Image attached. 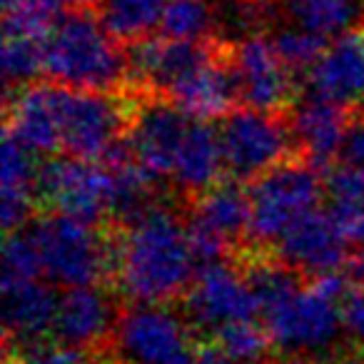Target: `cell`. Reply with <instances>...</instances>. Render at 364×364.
Segmentation results:
<instances>
[{
    "instance_id": "obj_1",
    "label": "cell",
    "mask_w": 364,
    "mask_h": 364,
    "mask_svg": "<svg viewBox=\"0 0 364 364\" xmlns=\"http://www.w3.org/2000/svg\"><path fill=\"white\" fill-rule=\"evenodd\" d=\"M117 228L112 284L135 304H165L188 292L200 267L190 245L188 220L155 203Z\"/></svg>"
},
{
    "instance_id": "obj_2",
    "label": "cell",
    "mask_w": 364,
    "mask_h": 364,
    "mask_svg": "<svg viewBox=\"0 0 364 364\" xmlns=\"http://www.w3.org/2000/svg\"><path fill=\"white\" fill-rule=\"evenodd\" d=\"M46 75L73 90H130L127 55L87 8L65 11L46 43Z\"/></svg>"
},
{
    "instance_id": "obj_3",
    "label": "cell",
    "mask_w": 364,
    "mask_h": 364,
    "mask_svg": "<svg viewBox=\"0 0 364 364\" xmlns=\"http://www.w3.org/2000/svg\"><path fill=\"white\" fill-rule=\"evenodd\" d=\"M41 255L43 274L60 287H92L115 279V223H85L63 213H46L28 230Z\"/></svg>"
},
{
    "instance_id": "obj_4",
    "label": "cell",
    "mask_w": 364,
    "mask_h": 364,
    "mask_svg": "<svg viewBox=\"0 0 364 364\" xmlns=\"http://www.w3.org/2000/svg\"><path fill=\"white\" fill-rule=\"evenodd\" d=\"M250 240L247 245L272 250L299 218L314 213L327 190L322 188L319 170L297 155L272 167L250 182Z\"/></svg>"
},
{
    "instance_id": "obj_5",
    "label": "cell",
    "mask_w": 364,
    "mask_h": 364,
    "mask_svg": "<svg viewBox=\"0 0 364 364\" xmlns=\"http://www.w3.org/2000/svg\"><path fill=\"white\" fill-rule=\"evenodd\" d=\"M198 347L185 314L162 304H135L120 312L105 349L117 364H190Z\"/></svg>"
},
{
    "instance_id": "obj_6",
    "label": "cell",
    "mask_w": 364,
    "mask_h": 364,
    "mask_svg": "<svg viewBox=\"0 0 364 364\" xmlns=\"http://www.w3.org/2000/svg\"><path fill=\"white\" fill-rule=\"evenodd\" d=\"M220 142L230 180L255 182L272 167L302 155L289 117L242 107L220 120Z\"/></svg>"
},
{
    "instance_id": "obj_7",
    "label": "cell",
    "mask_w": 364,
    "mask_h": 364,
    "mask_svg": "<svg viewBox=\"0 0 364 364\" xmlns=\"http://www.w3.org/2000/svg\"><path fill=\"white\" fill-rule=\"evenodd\" d=\"M65 87V85H63ZM135 97L120 92L63 90V155L102 162L127 140Z\"/></svg>"
},
{
    "instance_id": "obj_8",
    "label": "cell",
    "mask_w": 364,
    "mask_h": 364,
    "mask_svg": "<svg viewBox=\"0 0 364 364\" xmlns=\"http://www.w3.org/2000/svg\"><path fill=\"white\" fill-rule=\"evenodd\" d=\"M185 319L200 342H210L220 329L259 319L262 309L247 277L235 259L203 267L185 294Z\"/></svg>"
},
{
    "instance_id": "obj_9",
    "label": "cell",
    "mask_w": 364,
    "mask_h": 364,
    "mask_svg": "<svg viewBox=\"0 0 364 364\" xmlns=\"http://www.w3.org/2000/svg\"><path fill=\"white\" fill-rule=\"evenodd\" d=\"M38 203L48 213L105 223L110 220V172L95 160L73 155L50 157L41 165Z\"/></svg>"
},
{
    "instance_id": "obj_10",
    "label": "cell",
    "mask_w": 364,
    "mask_h": 364,
    "mask_svg": "<svg viewBox=\"0 0 364 364\" xmlns=\"http://www.w3.org/2000/svg\"><path fill=\"white\" fill-rule=\"evenodd\" d=\"M262 322L272 344L284 354H312L334 347L342 332L339 302L329 299L312 284L264 309Z\"/></svg>"
},
{
    "instance_id": "obj_11",
    "label": "cell",
    "mask_w": 364,
    "mask_h": 364,
    "mask_svg": "<svg viewBox=\"0 0 364 364\" xmlns=\"http://www.w3.org/2000/svg\"><path fill=\"white\" fill-rule=\"evenodd\" d=\"M195 117L157 95H135V110L127 127V147L132 157L157 180L172 177L180 147Z\"/></svg>"
},
{
    "instance_id": "obj_12",
    "label": "cell",
    "mask_w": 364,
    "mask_h": 364,
    "mask_svg": "<svg viewBox=\"0 0 364 364\" xmlns=\"http://www.w3.org/2000/svg\"><path fill=\"white\" fill-rule=\"evenodd\" d=\"M230 55L245 105L274 115H287L292 110L294 102L299 100V77L284 65L267 36H252L230 43Z\"/></svg>"
},
{
    "instance_id": "obj_13",
    "label": "cell",
    "mask_w": 364,
    "mask_h": 364,
    "mask_svg": "<svg viewBox=\"0 0 364 364\" xmlns=\"http://www.w3.org/2000/svg\"><path fill=\"white\" fill-rule=\"evenodd\" d=\"M63 90L58 82H31L6 95V132L41 152H63Z\"/></svg>"
},
{
    "instance_id": "obj_14",
    "label": "cell",
    "mask_w": 364,
    "mask_h": 364,
    "mask_svg": "<svg viewBox=\"0 0 364 364\" xmlns=\"http://www.w3.org/2000/svg\"><path fill=\"white\" fill-rule=\"evenodd\" d=\"M122 309L110 289L97 284L92 287H70L60 294L53 337L60 344L80 352H100L107 347L112 329Z\"/></svg>"
},
{
    "instance_id": "obj_15",
    "label": "cell",
    "mask_w": 364,
    "mask_h": 364,
    "mask_svg": "<svg viewBox=\"0 0 364 364\" xmlns=\"http://www.w3.org/2000/svg\"><path fill=\"white\" fill-rule=\"evenodd\" d=\"M347 240L337 230L329 213H314L299 218L287 232L279 237V242L272 247V252L304 277H317L324 272L344 269L349 255H347Z\"/></svg>"
},
{
    "instance_id": "obj_16",
    "label": "cell",
    "mask_w": 364,
    "mask_h": 364,
    "mask_svg": "<svg viewBox=\"0 0 364 364\" xmlns=\"http://www.w3.org/2000/svg\"><path fill=\"white\" fill-rule=\"evenodd\" d=\"M60 294L46 279L3 284V324L6 347L26 349L53 337Z\"/></svg>"
},
{
    "instance_id": "obj_17",
    "label": "cell",
    "mask_w": 364,
    "mask_h": 364,
    "mask_svg": "<svg viewBox=\"0 0 364 364\" xmlns=\"http://www.w3.org/2000/svg\"><path fill=\"white\" fill-rule=\"evenodd\" d=\"M289 112V125L302 157L317 170H327L342 150L344 132L352 120L349 107L307 90Z\"/></svg>"
},
{
    "instance_id": "obj_18",
    "label": "cell",
    "mask_w": 364,
    "mask_h": 364,
    "mask_svg": "<svg viewBox=\"0 0 364 364\" xmlns=\"http://www.w3.org/2000/svg\"><path fill=\"white\" fill-rule=\"evenodd\" d=\"M165 97L200 120L225 117L228 112H232L242 95H240L237 73L230 55V43H225L220 55L200 65L188 77H182Z\"/></svg>"
},
{
    "instance_id": "obj_19",
    "label": "cell",
    "mask_w": 364,
    "mask_h": 364,
    "mask_svg": "<svg viewBox=\"0 0 364 364\" xmlns=\"http://www.w3.org/2000/svg\"><path fill=\"white\" fill-rule=\"evenodd\" d=\"M309 92L347 107L364 105V28L344 33L304 75Z\"/></svg>"
},
{
    "instance_id": "obj_20",
    "label": "cell",
    "mask_w": 364,
    "mask_h": 364,
    "mask_svg": "<svg viewBox=\"0 0 364 364\" xmlns=\"http://www.w3.org/2000/svg\"><path fill=\"white\" fill-rule=\"evenodd\" d=\"M38 180L41 162L36 152L18 142L13 135L3 137V228L6 232H18L33 220L38 203Z\"/></svg>"
},
{
    "instance_id": "obj_21",
    "label": "cell",
    "mask_w": 364,
    "mask_h": 364,
    "mask_svg": "<svg viewBox=\"0 0 364 364\" xmlns=\"http://www.w3.org/2000/svg\"><path fill=\"white\" fill-rule=\"evenodd\" d=\"M228 172L225 167V152L220 142V130L210 125V120L195 117L190 132L180 147V155L172 172V185L180 188V193L188 200L203 195L213 185L223 182V175Z\"/></svg>"
},
{
    "instance_id": "obj_22",
    "label": "cell",
    "mask_w": 364,
    "mask_h": 364,
    "mask_svg": "<svg viewBox=\"0 0 364 364\" xmlns=\"http://www.w3.org/2000/svg\"><path fill=\"white\" fill-rule=\"evenodd\" d=\"M329 218L347 245L364 250V170L342 167L327 180Z\"/></svg>"
},
{
    "instance_id": "obj_23",
    "label": "cell",
    "mask_w": 364,
    "mask_h": 364,
    "mask_svg": "<svg viewBox=\"0 0 364 364\" xmlns=\"http://www.w3.org/2000/svg\"><path fill=\"white\" fill-rule=\"evenodd\" d=\"M95 8L102 28L117 43L130 46L160 28L167 0H100Z\"/></svg>"
},
{
    "instance_id": "obj_24",
    "label": "cell",
    "mask_w": 364,
    "mask_h": 364,
    "mask_svg": "<svg viewBox=\"0 0 364 364\" xmlns=\"http://www.w3.org/2000/svg\"><path fill=\"white\" fill-rule=\"evenodd\" d=\"M218 31V0H167L160 36L170 41H210Z\"/></svg>"
},
{
    "instance_id": "obj_25",
    "label": "cell",
    "mask_w": 364,
    "mask_h": 364,
    "mask_svg": "<svg viewBox=\"0 0 364 364\" xmlns=\"http://www.w3.org/2000/svg\"><path fill=\"white\" fill-rule=\"evenodd\" d=\"M269 43L274 46L277 55L284 60V65L294 73V75H307L314 68V63L324 55L329 48V38L317 36L312 31H304L292 23H274L269 28Z\"/></svg>"
},
{
    "instance_id": "obj_26",
    "label": "cell",
    "mask_w": 364,
    "mask_h": 364,
    "mask_svg": "<svg viewBox=\"0 0 364 364\" xmlns=\"http://www.w3.org/2000/svg\"><path fill=\"white\" fill-rule=\"evenodd\" d=\"M46 43L43 38H3L6 95L38 82V77L46 73Z\"/></svg>"
},
{
    "instance_id": "obj_27",
    "label": "cell",
    "mask_w": 364,
    "mask_h": 364,
    "mask_svg": "<svg viewBox=\"0 0 364 364\" xmlns=\"http://www.w3.org/2000/svg\"><path fill=\"white\" fill-rule=\"evenodd\" d=\"M210 342L240 364H264L269 359V347H272V337L259 319L230 324V327L220 329Z\"/></svg>"
},
{
    "instance_id": "obj_28",
    "label": "cell",
    "mask_w": 364,
    "mask_h": 364,
    "mask_svg": "<svg viewBox=\"0 0 364 364\" xmlns=\"http://www.w3.org/2000/svg\"><path fill=\"white\" fill-rule=\"evenodd\" d=\"M43 264L38 255L36 240L31 232H11L3 245V284L8 282H26V279H41Z\"/></svg>"
},
{
    "instance_id": "obj_29",
    "label": "cell",
    "mask_w": 364,
    "mask_h": 364,
    "mask_svg": "<svg viewBox=\"0 0 364 364\" xmlns=\"http://www.w3.org/2000/svg\"><path fill=\"white\" fill-rule=\"evenodd\" d=\"M6 364H90V354L65 344H33L26 349H8Z\"/></svg>"
},
{
    "instance_id": "obj_30",
    "label": "cell",
    "mask_w": 364,
    "mask_h": 364,
    "mask_svg": "<svg viewBox=\"0 0 364 364\" xmlns=\"http://www.w3.org/2000/svg\"><path fill=\"white\" fill-rule=\"evenodd\" d=\"M342 327L364 344V284H354L339 299Z\"/></svg>"
},
{
    "instance_id": "obj_31",
    "label": "cell",
    "mask_w": 364,
    "mask_h": 364,
    "mask_svg": "<svg viewBox=\"0 0 364 364\" xmlns=\"http://www.w3.org/2000/svg\"><path fill=\"white\" fill-rule=\"evenodd\" d=\"M337 160L342 167L364 170V112L352 115V120H349V127L344 132V142Z\"/></svg>"
},
{
    "instance_id": "obj_32",
    "label": "cell",
    "mask_w": 364,
    "mask_h": 364,
    "mask_svg": "<svg viewBox=\"0 0 364 364\" xmlns=\"http://www.w3.org/2000/svg\"><path fill=\"white\" fill-rule=\"evenodd\" d=\"M190 364H240V362H235L232 357H228V354H225L220 347H215L213 342H200L198 352H195V357L190 359Z\"/></svg>"
},
{
    "instance_id": "obj_33",
    "label": "cell",
    "mask_w": 364,
    "mask_h": 364,
    "mask_svg": "<svg viewBox=\"0 0 364 364\" xmlns=\"http://www.w3.org/2000/svg\"><path fill=\"white\" fill-rule=\"evenodd\" d=\"M48 6L58 8V11H82V8H90V6H97L100 0H46Z\"/></svg>"
},
{
    "instance_id": "obj_34",
    "label": "cell",
    "mask_w": 364,
    "mask_h": 364,
    "mask_svg": "<svg viewBox=\"0 0 364 364\" xmlns=\"http://www.w3.org/2000/svg\"><path fill=\"white\" fill-rule=\"evenodd\" d=\"M264 364H324L314 357H304V354H284V357H269Z\"/></svg>"
},
{
    "instance_id": "obj_35",
    "label": "cell",
    "mask_w": 364,
    "mask_h": 364,
    "mask_svg": "<svg viewBox=\"0 0 364 364\" xmlns=\"http://www.w3.org/2000/svg\"><path fill=\"white\" fill-rule=\"evenodd\" d=\"M304 3H312V0H269V6H272V11H274V23H277L279 16H284V13L292 11V8L304 6Z\"/></svg>"
},
{
    "instance_id": "obj_36",
    "label": "cell",
    "mask_w": 364,
    "mask_h": 364,
    "mask_svg": "<svg viewBox=\"0 0 364 364\" xmlns=\"http://www.w3.org/2000/svg\"><path fill=\"white\" fill-rule=\"evenodd\" d=\"M334 364H364V347H352L344 349L342 354L337 357Z\"/></svg>"
},
{
    "instance_id": "obj_37",
    "label": "cell",
    "mask_w": 364,
    "mask_h": 364,
    "mask_svg": "<svg viewBox=\"0 0 364 364\" xmlns=\"http://www.w3.org/2000/svg\"><path fill=\"white\" fill-rule=\"evenodd\" d=\"M359 107H362V112H364V105H359Z\"/></svg>"
}]
</instances>
